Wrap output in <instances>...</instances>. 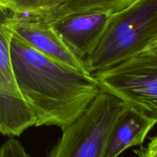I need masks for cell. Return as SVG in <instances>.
I'll list each match as a JSON object with an SVG mask.
<instances>
[{
	"mask_svg": "<svg viewBox=\"0 0 157 157\" xmlns=\"http://www.w3.org/2000/svg\"><path fill=\"white\" fill-rule=\"evenodd\" d=\"M9 52L17 87L35 115V127L57 126L64 130L101 90L92 74L41 53L14 31Z\"/></svg>",
	"mask_w": 157,
	"mask_h": 157,
	"instance_id": "1",
	"label": "cell"
},
{
	"mask_svg": "<svg viewBox=\"0 0 157 157\" xmlns=\"http://www.w3.org/2000/svg\"><path fill=\"white\" fill-rule=\"evenodd\" d=\"M157 41V0H136L109 18L93 53L85 60L89 71L115 65Z\"/></svg>",
	"mask_w": 157,
	"mask_h": 157,
	"instance_id": "2",
	"label": "cell"
},
{
	"mask_svg": "<svg viewBox=\"0 0 157 157\" xmlns=\"http://www.w3.org/2000/svg\"><path fill=\"white\" fill-rule=\"evenodd\" d=\"M101 90L157 118V41L139 53L92 73Z\"/></svg>",
	"mask_w": 157,
	"mask_h": 157,
	"instance_id": "3",
	"label": "cell"
},
{
	"mask_svg": "<svg viewBox=\"0 0 157 157\" xmlns=\"http://www.w3.org/2000/svg\"><path fill=\"white\" fill-rule=\"evenodd\" d=\"M126 107L101 89L87 109L62 130L47 157H102L110 129Z\"/></svg>",
	"mask_w": 157,
	"mask_h": 157,
	"instance_id": "4",
	"label": "cell"
},
{
	"mask_svg": "<svg viewBox=\"0 0 157 157\" xmlns=\"http://www.w3.org/2000/svg\"><path fill=\"white\" fill-rule=\"evenodd\" d=\"M14 12L0 7V133L19 136L35 126L36 117L17 87L9 45L13 35Z\"/></svg>",
	"mask_w": 157,
	"mask_h": 157,
	"instance_id": "5",
	"label": "cell"
},
{
	"mask_svg": "<svg viewBox=\"0 0 157 157\" xmlns=\"http://www.w3.org/2000/svg\"><path fill=\"white\" fill-rule=\"evenodd\" d=\"M13 31L41 53L77 70L91 74L85 61L76 56L60 38L53 26L38 15L14 12Z\"/></svg>",
	"mask_w": 157,
	"mask_h": 157,
	"instance_id": "6",
	"label": "cell"
},
{
	"mask_svg": "<svg viewBox=\"0 0 157 157\" xmlns=\"http://www.w3.org/2000/svg\"><path fill=\"white\" fill-rule=\"evenodd\" d=\"M110 15L100 12L77 14L52 25L69 49L85 61L98 45Z\"/></svg>",
	"mask_w": 157,
	"mask_h": 157,
	"instance_id": "7",
	"label": "cell"
},
{
	"mask_svg": "<svg viewBox=\"0 0 157 157\" xmlns=\"http://www.w3.org/2000/svg\"><path fill=\"white\" fill-rule=\"evenodd\" d=\"M156 121L157 118L127 106L110 129L102 157H118L130 147L142 146Z\"/></svg>",
	"mask_w": 157,
	"mask_h": 157,
	"instance_id": "8",
	"label": "cell"
},
{
	"mask_svg": "<svg viewBox=\"0 0 157 157\" xmlns=\"http://www.w3.org/2000/svg\"><path fill=\"white\" fill-rule=\"evenodd\" d=\"M136 0H58L54 5L32 14L53 25L67 17L81 13L100 12L113 15L127 9Z\"/></svg>",
	"mask_w": 157,
	"mask_h": 157,
	"instance_id": "9",
	"label": "cell"
},
{
	"mask_svg": "<svg viewBox=\"0 0 157 157\" xmlns=\"http://www.w3.org/2000/svg\"><path fill=\"white\" fill-rule=\"evenodd\" d=\"M47 0H0V7L15 13H33L44 6Z\"/></svg>",
	"mask_w": 157,
	"mask_h": 157,
	"instance_id": "10",
	"label": "cell"
},
{
	"mask_svg": "<svg viewBox=\"0 0 157 157\" xmlns=\"http://www.w3.org/2000/svg\"><path fill=\"white\" fill-rule=\"evenodd\" d=\"M0 157H31L22 144L14 137H10L0 147Z\"/></svg>",
	"mask_w": 157,
	"mask_h": 157,
	"instance_id": "11",
	"label": "cell"
},
{
	"mask_svg": "<svg viewBox=\"0 0 157 157\" xmlns=\"http://www.w3.org/2000/svg\"><path fill=\"white\" fill-rule=\"evenodd\" d=\"M133 152L139 157H157V136H152L146 147L140 146V148Z\"/></svg>",
	"mask_w": 157,
	"mask_h": 157,
	"instance_id": "12",
	"label": "cell"
},
{
	"mask_svg": "<svg viewBox=\"0 0 157 157\" xmlns=\"http://www.w3.org/2000/svg\"><path fill=\"white\" fill-rule=\"evenodd\" d=\"M57 1H58V0H47V2H46L45 4L44 5V6H43L42 8H41V9H38V10H41V9H47V8L50 7V6H52V5L55 4V3ZM38 10H37V11H38ZM37 11H36V12H37Z\"/></svg>",
	"mask_w": 157,
	"mask_h": 157,
	"instance_id": "13",
	"label": "cell"
}]
</instances>
